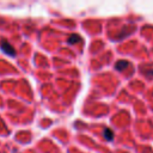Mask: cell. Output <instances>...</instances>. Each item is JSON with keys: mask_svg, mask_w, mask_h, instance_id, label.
I'll use <instances>...</instances> for the list:
<instances>
[{"mask_svg": "<svg viewBox=\"0 0 153 153\" xmlns=\"http://www.w3.org/2000/svg\"><path fill=\"white\" fill-rule=\"evenodd\" d=\"M0 48H1V50H2L5 54H7V55H10V56H14V55H16L14 48H13L7 41H5V39H2V41L0 42Z\"/></svg>", "mask_w": 153, "mask_h": 153, "instance_id": "obj_1", "label": "cell"}, {"mask_svg": "<svg viewBox=\"0 0 153 153\" xmlns=\"http://www.w3.org/2000/svg\"><path fill=\"white\" fill-rule=\"evenodd\" d=\"M68 43L69 44H74V43H76V42H80L81 41V38H80V36L79 35H76V33H72L69 37H68Z\"/></svg>", "mask_w": 153, "mask_h": 153, "instance_id": "obj_2", "label": "cell"}, {"mask_svg": "<svg viewBox=\"0 0 153 153\" xmlns=\"http://www.w3.org/2000/svg\"><path fill=\"white\" fill-rule=\"evenodd\" d=\"M115 67H116L117 71H123L126 67H128V62L124 61V60H120V61L116 62V66Z\"/></svg>", "mask_w": 153, "mask_h": 153, "instance_id": "obj_3", "label": "cell"}, {"mask_svg": "<svg viewBox=\"0 0 153 153\" xmlns=\"http://www.w3.org/2000/svg\"><path fill=\"white\" fill-rule=\"evenodd\" d=\"M104 137L108 140V141H111L114 139V133L110 128H105L104 129Z\"/></svg>", "mask_w": 153, "mask_h": 153, "instance_id": "obj_4", "label": "cell"}]
</instances>
